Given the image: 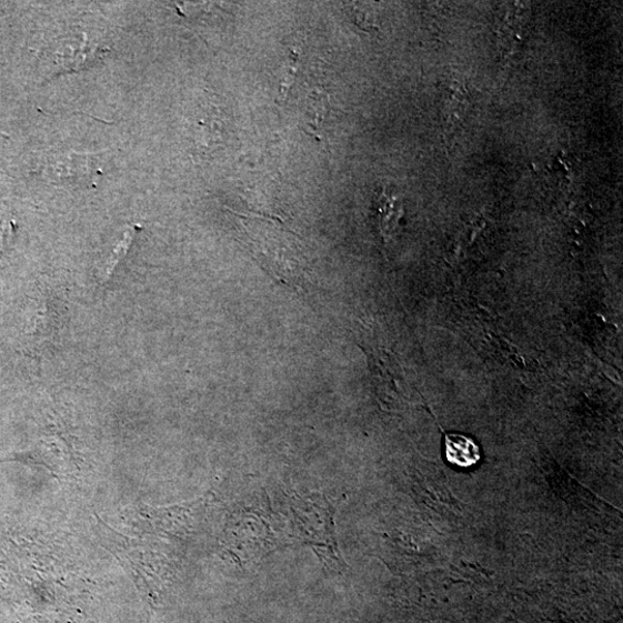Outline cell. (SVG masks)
Segmentation results:
<instances>
[{
	"mask_svg": "<svg viewBox=\"0 0 623 623\" xmlns=\"http://www.w3.org/2000/svg\"><path fill=\"white\" fill-rule=\"evenodd\" d=\"M109 52L98 38L78 31L53 40L44 52V62L52 78L93 68Z\"/></svg>",
	"mask_w": 623,
	"mask_h": 623,
	"instance_id": "1",
	"label": "cell"
},
{
	"mask_svg": "<svg viewBox=\"0 0 623 623\" xmlns=\"http://www.w3.org/2000/svg\"><path fill=\"white\" fill-rule=\"evenodd\" d=\"M46 170L50 182L87 184L100 175L103 161L98 154L67 152L51 157Z\"/></svg>",
	"mask_w": 623,
	"mask_h": 623,
	"instance_id": "2",
	"label": "cell"
},
{
	"mask_svg": "<svg viewBox=\"0 0 623 623\" xmlns=\"http://www.w3.org/2000/svg\"><path fill=\"white\" fill-rule=\"evenodd\" d=\"M194 154L211 157L221 150L228 139V127L221 110L213 104L203 105L191 128Z\"/></svg>",
	"mask_w": 623,
	"mask_h": 623,
	"instance_id": "3",
	"label": "cell"
},
{
	"mask_svg": "<svg viewBox=\"0 0 623 623\" xmlns=\"http://www.w3.org/2000/svg\"><path fill=\"white\" fill-rule=\"evenodd\" d=\"M444 459L455 468L471 469L482 459L480 444L459 433H444Z\"/></svg>",
	"mask_w": 623,
	"mask_h": 623,
	"instance_id": "4",
	"label": "cell"
},
{
	"mask_svg": "<svg viewBox=\"0 0 623 623\" xmlns=\"http://www.w3.org/2000/svg\"><path fill=\"white\" fill-rule=\"evenodd\" d=\"M329 114V99L321 92L311 93L302 110V124L310 134H319L321 127Z\"/></svg>",
	"mask_w": 623,
	"mask_h": 623,
	"instance_id": "5",
	"label": "cell"
},
{
	"mask_svg": "<svg viewBox=\"0 0 623 623\" xmlns=\"http://www.w3.org/2000/svg\"><path fill=\"white\" fill-rule=\"evenodd\" d=\"M135 235V227L130 228L127 233L124 234V239L120 242V244H118L115 247V249L113 250V252L111 253V255L109 257V259L105 262V267H104V272H103V281H108L110 279V277L112 275L113 271L115 270V267L118 264V262H120L124 255L128 253L132 241L134 239Z\"/></svg>",
	"mask_w": 623,
	"mask_h": 623,
	"instance_id": "6",
	"label": "cell"
},
{
	"mask_svg": "<svg viewBox=\"0 0 623 623\" xmlns=\"http://www.w3.org/2000/svg\"><path fill=\"white\" fill-rule=\"evenodd\" d=\"M297 72H299V53L291 52L288 61L281 70L279 81V101H283L287 99L290 88L294 82Z\"/></svg>",
	"mask_w": 623,
	"mask_h": 623,
	"instance_id": "7",
	"label": "cell"
}]
</instances>
